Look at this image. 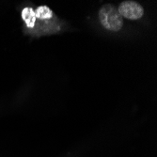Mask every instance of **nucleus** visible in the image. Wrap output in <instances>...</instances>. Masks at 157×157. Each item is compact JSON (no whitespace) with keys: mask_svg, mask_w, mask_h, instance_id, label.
I'll use <instances>...</instances> for the list:
<instances>
[{"mask_svg":"<svg viewBox=\"0 0 157 157\" xmlns=\"http://www.w3.org/2000/svg\"><path fill=\"white\" fill-rule=\"evenodd\" d=\"M99 20L107 30L119 31L123 25V18L118 9L112 4H105L99 10Z\"/></svg>","mask_w":157,"mask_h":157,"instance_id":"1","label":"nucleus"},{"mask_svg":"<svg viewBox=\"0 0 157 157\" xmlns=\"http://www.w3.org/2000/svg\"><path fill=\"white\" fill-rule=\"evenodd\" d=\"M121 17L129 20H138L144 15V9L136 1H123L118 9Z\"/></svg>","mask_w":157,"mask_h":157,"instance_id":"2","label":"nucleus"},{"mask_svg":"<svg viewBox=\"0 0 157 157\" xmlns=\"http://www.w3.org/2000/svg\"><path fill=\"white\" fill-rule=\"evenodd\" d=\"M22 18L25 22L27 27H34L36 23L35 10L32 8H25L22 10Z\"/></svg>","mask_w":157,"mask_h":157,"instance_id":"3","label":"nucleus"},{"mask_svg":"<svg viewBox=\"0 0 157 157\" xmlns=\"http://www.w3.org/2000/svg\"><path fill=\"white\" fill-rule=\"evenodd\" d=\"M35 15L36 19L40 20H49L53 17L54 13L51 10L50 8L47 6H40L36 10H35Z\"/></svg>","mask_w":157,"mask_h":157,"instance_id":"4","label":"nucleus"}]
</instances>
